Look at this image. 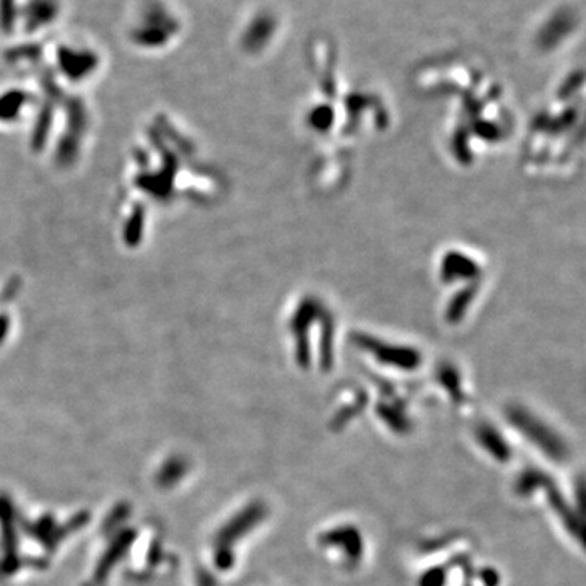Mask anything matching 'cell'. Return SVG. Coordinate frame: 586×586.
<instances>
[{"instance_id":"obj_1","label":"cell","mask_w":586,"mask_h":586,"mask_svg":"<svg viewBox=\"0 0 586 586\" xmlns=\"http://www.w3.org/2000/svg\"><path fill=\"white\" fill-rule=\"evenodd\" d=\"M510 420L532 444H536L550 459L560 463L569 458V448H566L564 440L532 415L526 414L525 410H515L510 415Z\"/></svg>"},{"instance_id":"obj_2","label":"cell","mask_w":586,"mask_h":586,"mask_svg":"<svg viewBox=\"0 0 586 586\" xmlns=\"http://www.w3.org/2000/svg\"><path fill=\"white\" fill-rule=\"evenodd\" d=\"M321 544L340 549L349 562H359L361 554H363L359 531L350 526L336 527V529L326 532L324 536H321Z\"/></svg>"},{"instance_id":"obj_3","label":"cell","mask_w":586,"mask_h":586,"mask_svg":"<svg viewBox=\"0 0 586 586\" xmlns=\"http://www.w3.org/2000/svg\"><path fill=\"white\" fill-rule=\"evenodd\" d=\"M479 442L493 458L506 461L510 459V448L506 446L505 442L500 438V435L493 432L492 428H481L479 430Z\"/></svg>"}]
</instances>
